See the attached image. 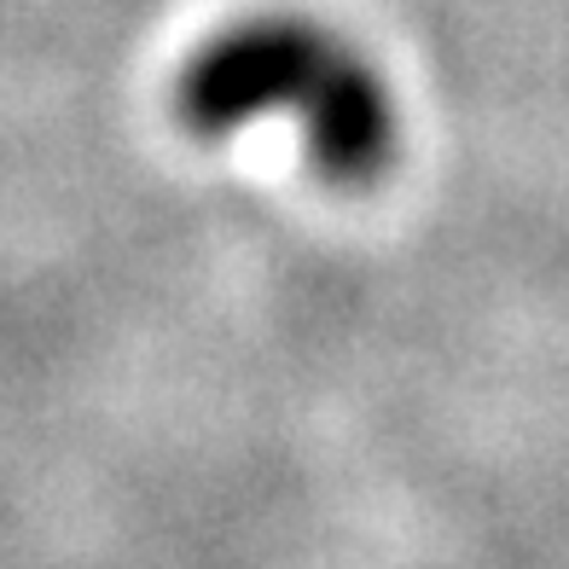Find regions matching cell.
I'll return each instance as SVG.
<instances>
[{
  "instance_id": "1",
  "label": "cell",
  "mask_w": 569,
  "mask_h": 569,
  "mask_svg": "<svg viewBox=\"0 0 569 569\" xmlns=\"http://www.w3.org/2000/svg\"><path fill=\"white\" fill-rule=\"evenodd\" d=\"M192 99L203 117H239L250 106H279V99H308L320 111L326 158L338 163H367V151L383 134V111L372 88L338 59H326L320 47L302 36H239L232 47L203 59Z\"/></svg>"
}]
</instances>
